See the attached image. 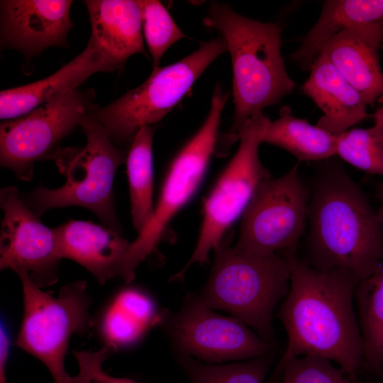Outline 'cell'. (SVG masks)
Wrapping results in <instances>:
<instances>
[{"instance_id": "cell-1", "label": "cell", "mask_w": 383, "mask_h": 383, "mask_svg": "<svg viewBox=\"0 0 383 383\" xmlns=\"http://www.w3.org/2000/svg\"><path fill=\"white\" fill-rule=\"evenodd\" d=\"M284 255L290 263V286L277 317L288 343L267 383H280L284 366L304 355L336 362L358 383L364 355L353 305L358 279L345 270H316L300 260L296 251Z\"/></svg>"}, {"instance_id": "cell-2", "label": "cell", "mask_w": 383, "mask_h": 383, "mask_svg": "<svg viewBox=\"0 0 383 383\" xmlns=\"http://www.w3.org/2000/svg\"><path fill=\"white\" fill-rule=\"evenodd\" d=\"M307 260L321 272L345 270L358 281L383 257V226L363 192L339 165L325 167L308 209Z\"/></svg>"}, {"instance_id": "cell-3", "label": "cell", "mask_w": 383, "mask_h": 383, "mask_svg": "<svg viewBox=\"0 0 383 383\" xmlns=\"http://www.w3.org/2000/svg\"><path fill=\"white\" fill-rule=\"evenodd\" d=\"M218 30L230 52L233 68V123L221 140L224 154L238 140L241 124L265 107L279 104L295 87L281 53L282 28L235 12L228 5L213 2L202 21Z\"/></svg>"}, {"instance_id": "cell-4", "label": "cell", "mask_w": 383, "mask_h": 383, "mask_svg": "<svg viewBox=\"0 0 383 383\" xmlns=\"http://www.w3.org/2000/svg\"><path fill=\"white\" fill-rule=\"evenodd\" d=\"M214 251L211 274L199 296L209 308L232 313L272 345V315L289 290V259L281 254L251 255L223 241Z\"/></svg>"}, {"instance_id": "cell-5", "label": "cell", "mask_w": 383, "mask_h": 383, "mask_svg": "<svg viewBox=\"0 0 383 383\" xmlns=\"http://www.w3.org/2000/svg\"><path fill=\"white\" fill-rule=\"evenodd\" d=\"M87 137L83 148L60 149L54 157L64 185L49 189L40 185L21 197L40 217L53 208L77 206L95 213L111 229L121 233L114 206L113 184L128 151L111 141L104 127L87 117L79 125Z\"/></svg>"}, {"instance_id": "cell-6", "label": "cell", "mask_w": 383, "mask_h": 383, "mask_svg": "<svg viewBox=\"0 0 383 383\" xmlns=\"http://www.w3.org/2000/svg\"><path fill=\"white\" fill-rule=\"evenodd\" d=\"M227 51L222 37L201 43L196 51L179 61L153 68L141 85L105 107H96L87 117L104 127L116 146L126 150L140 128L160 121L209 65Z\"/></svg>"}, {"instance_id": "cell-7", "label": "cell", "mask_w": 383, "mask_h": 383, "mask_svg": "<svg viewBox=\"0 0 383 383\" xmlns=\"http://www.w3.org/2000/svg\"><path fill=\"white\" fill-rule=\"evenodd\" d=\"M22 283L23 316L16 345L40 360L54 383H77L70 375L65 358L71 336L85 332L90 323V299L86 282L77 281L63 286L57 296L38 287L28 272H16Z\"/></svg>"}, {"instance_id": "cell-8", "label": "cell", "mask_w": 383, "mask_h": 383, "mask_svg": "<svg viewBox=\"0 0 383 383\" xmlns=\"http://www.w3.org/2000/svg\"><path fill=\"white\" fill-rule=\"evenodd\" d=\"M228 97L229 94L216 84L205 121L172 161L152 218L131 243L121 262L118 276L126 282L134 279L138 266L156 250L172 218L201 182L215 151L221 113Z\"/></svg>"}, {"instance_id": "cell-9", "label": "cell", "mask_w": 383, "mask_h": 383, "mask_svg": "<svg viewBox=\"0 0 383 383\" xmlns=\"http://www.w3.org/2000/svg\"><path fill=\"white\" fill-rule=\"evenodd\" d=\"M270 121L262 111H258L239 127L238 149L204 203L202 223L196 248L189 261L174 275L173 279L183 278L194 263L203 264L207 261L210 252L223 241L227 230L243 216L261 183L271 177L258 154Z\"/></svg>"}, {"instance_id": "cell-10", "label": "cell", "mask_w": 383, "mask_h": 383, "mask_svg": "<svg viewBox=\"0 0 383 383\" xmlns=\"http://www.w3.org/2000/svg\"><path fill=\"white\" fill-rule=\"evenodd\" d=\"M94 91L76 89L0 125L1 166L30 181L34 163L53 160L61 141L94 109Z\"/></svg>"}, {"instance_id": "cell-11", "label": "cell", "mask_w": 383, "mask_h": 383, "mask_svg": "<svg viewBox=\"0 0 383 383\" xmlns=\"http://www.w3.org/2000/svg\"><path fill=\"white\" fill-rule=\"evenodd\" d=\"M298 166L265 180L257 189L242 216L237 249L258 256L296 251L310 199Z\"/></svg>"}, {"instance_id": "cell-12", "label": "cell", "mask_w": 383, "mask_h": 383, "mask_svg": "<svg viewBox=\"0 0 383 383\" xmlns=\"http://www.w3.org/2000/svg\"><path fill=\"white\" fill-rule=\"evenodd\" d=\"M170 334L179 355L207 364L272 355V345L235 317L219 315L199 296H189L173 318Z\"/></svg>"}, {"instance_id": "cell-13", "label": "cell", "mask_w": 383, "mask_h": 383, "mask_svg": "<svg viewBox=\"0 0 383 383\" xmlns=\"http://www.w3.org/2000/svg\"><path fill=\"white\" fill-rule=\"evenodd\" d=\"M4 212L0 235V268L15 272L26 270L33 282L43 288L58 279L62 259L53 229L45 226L19 196L15 187L0 192Z\"/></svg>"}, {"instance_id": "cell-14", "label": "cell", "mask_w": 383, "mask_h": 383, "mask_svg": "<svg viewBox=\"0 0 383 383\" xmlns=\"http://www.w3.org/2000/svg\"><path fill=\"white\" fill-rule=\"evenodd\" d=\"M70 0L1 1V47L30 58L52 46H67L73 26Z\"/></svg>"}, {"instance_id": "cell-15", "label": "cell", "mask_w": 383, "mask_h": 383, "mask_svg": "<svg viewBox=\"0 0 383 383\" xmlns=\"http://www.w3.org/2000/svg\"><path fill=\"white\" fill-rule=\"evenodd\" d=\"M382 43L383 22L362 24L335 34L320 52L358 91L367 105L383 103V72L378 52Z\"/></svg>"}, {"instance_id": "cell-16", "label": "cell", "mask_w": 383, "mask_h": 383, "mask_svg": "<svg viewBox=\"0 0 383 383\" xmlns=\"http://www.w3.org/2000/svg\"><path fill=\"white\" fill-rule=\"evenodd\" d=\"M116 70L118 69L112 61L89 40L82 52L52 75L28 84L1 91L0 118L10 120L20 117L77 89L94 73Z\"/></svg>"}, {"instance_id": "cell-17", "label": "cell", "mask_w": 383, "mask_h": 383, "mask_svg": "<svg viewBox=\"0 0 383 383\" xmlns=\"http://www.w3.org/2000/svg\"><path fill=\"white\" fill-rule=\"evenodd\" d=\"M53 231L62 259L77 262L101 284L118 275L131 245L121 233L91 221L72 219Z\"/></svg>"}, {"instance_id": "cell-18", "label": "cell", "mask_w": 383, "mask_h": 383, "mask_svg": "<svg viewBox=\"0 0 383 383\" xmlns=\"http://www.w3.org/2000/svg\"><path fill=\"white\" fill-rule=\"evenodd\" d=\"M309 71L301 90L323 113L317 126L338 136L369 117L360 94L324 55L318 56Z\"/></svg>"}, {"instance_id": "cell-19", "label": "cell", "mask_w": 383, "mask_h": 383, "mask_svg": "<svg viewBox=\"0 0 383 383\" xmlns=\"http://www.w3.org/2000/svg\"><path fill=\"white\" fill-rule=\"evenodd\" d=\"M91 34L89 38L121 70L133 55L147 56L142 16L137 1L86 0Z\"/></svg>"}, {"instance_id": "cell-20", "label": "cell", "mask_w": 383, "mask_h": 383, "mask_svg": "<svg viewBox=\"0 0 383 383\" xmlns=\"http://www.w3.org/2000/svg\"><path fill=\"white\" fill-rule=\"evenodd\" d=\"M383 22V0H326L313 28L290 58L301 70H309L324 44L352 26Z\"/></svg>"}, {"instance_id": "cell-21", "label": "cell", "mask_w": 383, "mask_h": 383, "mask_svg": "<svg viewBox=\"0 0 383 383\" xmlns=\"http://www.w3.org/2000/svg\"><path fill=\"white\" fill-rule=\"evenodd\" d=\"M160 318L150 296L128 287L119 291L105 308L99 330L105 343L118 349L137 343Z\"/></svg>"}, {"instance_id": "cell-22", "label": "cell", "mask_w": 383, "mask_h": 383, "mask_svg": "<svg viewBox=\"0 0 383 383\" xmlns=\"http://www.w3.org/2000/svg\"><path fill=\"white\" fill-rule=\"evenodd\" d=\"M262 143L289 152L299 162L321 161L336 155L337 136L295 117L289 106H282L279 118L270 121Z\"/></svg>"}, {"instance_id": "cell-23", "label": "cell", "mask_w": 383, "mask_h": 383, "mask_svg": "<svg viewBox=\"0 0 383 383\" xmlns=\"http://www.w3.org/2000/svg\"><path fill=\"white\" fill-rule=\"evenodd\" d=\"M357 318L363 340L362 371L374 377L383 376V257L355 290Z\"/></svg>"}, {"instance_id": "cell-24", "label": "cell", "mask_w": 383, "mask_h": 383, "mask_svg": "<svg viewBox=\"0 0 383 383\" xmlns=\"http://www.w3.org/2000/svg\"><path fill=\"white\" fill-rule=\"evenodd\" d=\"M155 131V126H143L138 131L126 161L133 224L138 234L150 221L155 209L152 150Z\"/></svg>"}, {"instance_id": "cell-25", "label": "cell", "mask_w": 383, "mask_h": 383, "mask_svg": "<svg viewBox=\"0 0 383 383\" xmlns=\"http://www.w3.org/2000/svg\"><path fill=\"white\" fill-rule=\"evenodd\" d=\"M177 361L191 383H265L272 355L225 365L203 363L184 355Z\"/></svg>"}, {"instance_id": "cell-26", "label": "cell", "mask_w": 383, "mask_h": 383, "mask_svg": "<svg viewBox=\"0 0 383 383\" xmlns=\"http://www.w3.org/2000/svg\"><path fill=\"white\" fill-rule=\"evenodd\" d=\"M137 2L141 11L143 37L155 68L166 50L186 36L160 1Z\"/></svg>"}, {"instance_id": "cell-27", "label": "cell", "mask_w": 383, "mask_h": 383, "mask_svg": "<svg viewBox=\"0 0 383 383\" xmlns=\"http://www.w3.org/2000/svg\"><path fill=\"white\" fill-rule=\"evenodd\" d=\"M336 155L368 174L383 177V146L372 128H355L338 135Z\"/></svg>"}, {"instance_id": "cell-28", "label": "cell", "mask_w": 383, "mask_h": 383, "mask_svg": "<svg viewBox=\"0 0 383 383\" xmlns=\"http://www.w3.org/2000/svg\"><path fill=\"white\" fill-rule=\"evenodd\" d=\"M280 383H355L331 360L304 355L289 361L284 367Z\"/></svg>"}, {"instance_id": "cell-29", "label": "cell", "mask_w": 383, "mask_h": 383, "mask_svg": "<svg viewBox=\"0 0 383 383\" xmlns=\"http://www.w3.org/2000/svg\"><path fill=\"white\" fill-rule=\"evenodd\" d=\"M116 350L114 345L105 343L96 351H74L79 367L78 383H138L128 378L112 377L103 370V362Z\"/></svg>"}, {"instance_id": "cell-30", "label": "cell", "mask_w": 383, "mask_h": 383, "mask_svg": "<svg viewBox=\"0 0 383 383\" xmlns=\"http://www.w3.org/2000/svg\"><path fill=\"white\" fill-rule=\"evenodd\" d=\"M11 340L9 331L1 320L0 326V383H7L6 370L9 358Z\"/></svg>"}, {"instance_id": "cell-31", "label": "cell", "mask_w": 383, "mask_h": 383, "mask_svg": "<svg viewBox=\"0 0 383 383\" xmlns=\"http://www.w3.org/2000/svg\"><path fill=\"white\" fill-rule=\"evenodd\" d=\"M374 124L372 128L377 139L383 146V106L378 109L372 115Z\"/></svg>"}, {"instance_id": "cell-32", "label": "cell", "mask_w": 383, "mask_h": 383, "mask_svg": "<svg viewBox=\"0 0 383 383\" xmlns=\"http://www.w3.org/2000/svg\"><path fill=\"white\" fill-rule=\"evenodd\" d=\"M377 197L379 201L380 205L377 211V213L379 218V221L381 222L383 226V182L381 183L377 190Z\"/></svg>"}, {"instance_id": "cell-33", "label": "cell", "mask_w": 383, "mask_h": 383, "mask_svg": "<svg viewBox=\"0 0 383 383\" xmlns=\"http://www.w3.org/2000/svg\"><path fill=\"white\" fill-rule=\"evenodd\" d=\"M372 383H383V379H379V378H375L374 377V381L372 382Z\"/></svg>"}, {"instance_id": "cell-34", "label": "cell", "mask_w": 383, "mask_h": 383, "mask_svg": "<svg viewBox=\"0 0 383 383\" xmlns=\"http://www.w3.org/2000/svg\"><path fill=\"white\" fill-rule=\"evenodd\" d=\"M382 49L383 50V43H382Z\"/></svg>"}, {"instance_id": "cell-35", "label": "cell", "mask_w": 383, "mask_h": 383, "mask_svg": "<svg viewBox=\"0 0 383 383\" xmlns=\"http://www.w3.org/2000/svg\"><path fill=\"white\" fill-rule=\"evenodd\" d=\"M379 379H383V376L382 377H380Z\"/></svg>"}]
</instances>
